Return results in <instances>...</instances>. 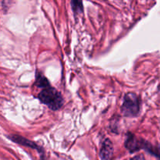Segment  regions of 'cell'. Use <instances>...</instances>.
<instances>
[{
    "instance_id": "obj_7",
    "label": "cell",
    "mask_w": 160,
    "mask_h": 160,
    "mask_svg": "<svg viewBox=\"0 0 160 160\" xmlns=\"http://www.w3.org/2000/svg\"><path fill=\"white\" fill-rule=\"evenodd\" d=\"M72 9L75 15L81 13L83 12V2L81 1H71Z\"/></svg>"
},
{
    "instance_id": "obj_3",
    "label": "cell",
    "mask_w": 160,
    "mask_h": 160,
    "mask_svg": "<svg viewBox=\"0 0 160 160\" xmlns=\"http://www.w3.org/2000/svg\"><path fill=\"white\" fill-rule=\"evenodd\" d=\"M7 138L9 139V140L15 142V143L18 144V145H23V146L28 147V148H34V149H36L37 151H38L39 153H40L41 156H42V158H43L44 150L42 149V147L38 145V144H36L35 142H31V141L29 140V139H27L25 138L22 137V136L17 135V134H11V135L8 136Z\"/></svg>"
},
{
    "instance_id": "obj_6",
    "label": "cell",
    "mask_w": 160,
    "mask_h": 160,
    "mask_svg": "<svg viewBox=\"0 0 160 160\" xmlns=\"http://www.w3.org/2000/svg\"><path fill=\"white\" fill-rule=\"evenodd\" d=\"M35 85L37 86L38 88H41L42 89L51 86L50 85V83L48 82V79H47L40 71H38V70L36 71Z\"/></svg>"
},
{
    "instance_id": "obj_2",
    "label": "cell",
    "mask_w": 160,
    "mask_h": 160,
    "mask_svg": "<svg viewBox=\"0 0 160 160\" xmlns=\"http://www.w3.org/2000/svg\"><path fill=\"white\" fill-rule=\"evenodd\" d=\"M141 98L133 92L125 94L121 106V112L127 117H135L141 109Z\"/></svg>"
},
{
    "instance_id": "obj_8",
    "label": "cell",
    "mask_w": 160,
    "mask_h": 160,
    "mask_svg": "<svg viewBox=\"0 0 160 160\" xmlns=\"http://www.w3.org/2000/svg\"><path fill=\"white\" fill-rule=\"evenodd\" d=\"M159 91L160 92V84H159Z\"/></svg>"
},
{
    "instance_id": "obj_9",
    "label": "cell",
    "mask_w": 160,
    "mask_h": 160,
    "mask_svg": "<svg viewBox=\"0 0 160 160\" xmlns=\"http://www.w3.org/2000/svg\"><path fill=\"white\" fill-rule=\"evenodd\" d=\"M159 149H160V148H159Z\"/></svg>"
},
{
    "instance_id": "obj_5",
    "label": "cell",
    "mask_w": 160,
    "mask_h": 160,
    "mask_svg": "<svg viewBox=\"0 0 160 160\" xmlns=\"http://www.w3.org/2000/svg\"><path fill=\"white\" fill-rule=\"evenodd\" d=\"M113 154V146L109 139H106L102 144L99 152L101 160H109Z\"/></svg>"
},
{
    "instance_id": "obj_4",
    "label": "cell",
    "mask_w": 160,
    "mask_h": 160,
    "mask_svg": "<svg viewBox=\"0 0 160 160\" xmlns=\"http://www.w3.org/2000/svg\"><path fill=\"white\" fill-rule=\"evenodd\" d=\"M142 138H138L134 134H133L132 133H128L127 134L124 146L130 152L134 153L142 149Z\"/></svg>"
},
{
    "instance_id": "obj_1",
    "label": "cell",
    "mask_w": 160,
    "mask_h": 160,
    "mask_svg": "<svg viewBox=\"0 0 160 160\" xmlns=\"http://www.w3.org/2000/svg\"><path fill=\"white\" fill-rule=\"evenodd\" d=\"M38 98L41 102L46 105L50 109L53 111L59 110L63 105V98L60 92H58L52 86L42 89L39 92Z\"/></svg>"
}]
</instances>
